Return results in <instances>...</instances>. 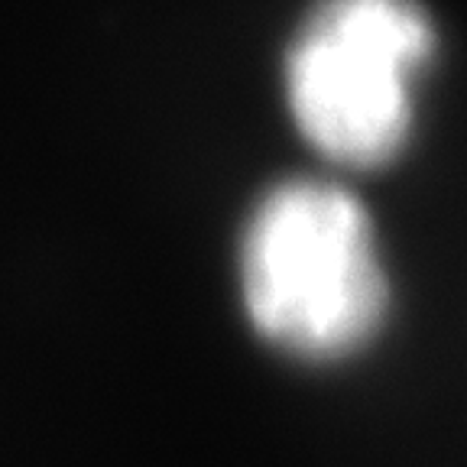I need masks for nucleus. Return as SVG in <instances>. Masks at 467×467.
<instances>
[{
  "label": "nucleus",
  "mask_w": 467,
  "mask_h": 467,
  "mask_svg": "<svg viewBox=\"0 0 467 467\" xmlns=\"http://www.w3.org/2000/svg\"><path fill=\"white\" fill-rule=\"evenodd\" d=\"M250 325L308 364L354 358L383 331L389 276L367 208L348 189L289 179L256 202L237 250Z\"/></svg>",
  "instance_id": "nucleus-1"
},
{
  "label": "nucleus",
  "mask_w": 467,
  "mask_h": 467,
  "mask_svg": "<svg viewBox=\"0 0 467 467\" xmlns=\"http://www.w3.org/2000/svg\"><path fill=\"white\" fill-rule=\"evenodd\" d=\"M435 52V23L416 0H318L285 52L292 124L341 166H387L412 140Z\"/></svg>",
  "instance_id": "nucleus-2"
}]
</instances>
